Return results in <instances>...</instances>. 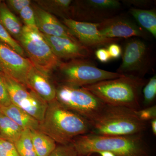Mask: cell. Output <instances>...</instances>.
Instances as JSON below:
<instances>
[{
    "mask_svg": "<svg viewBox=\"0 0 156 156\" xmlns=\"http://www.w3.org/2000/svg\"><path fill=\"white\" fill-rule=\"evenodd\" d=\"M0 138H1V136H0Z\"/></svg>",
    "mask_w": 156,
    "mask_h": 156,
    "instance_id": "39",
    "label": "cell"
},
{
    "mask_svg": "<svg viewBox=\"0 0 156 156\" xmlns=\"http://www.w3.org/2000/svg\"><path fill=\"white\" fill-rule=\"evenodd\" d=\"M56 99L69 110L92 122L106 106L88 90L61 85L56 89Z\"/></svg>",
    "mask_w": 156,
    "mask_h": 156,
    "instance_id": "6",
    "label": "cell"
},
{
    "mask_svg": "<svg viewBox=\"0 0 156 156\" xmlns=\"http://www.w3.org/2000/svg\"><path fill=\"white\" fill-rule=\"evenodd\" d=\"M41 34L55 56L60 60L89 59L92 56V49L85 47L79 41Z\"/></svg>",
    "mask_w": 156,
    "mask_h": 156,
    "instance_id": "14",
    "label": "cell"
},
{
    "mask_svg": "<svg viewBox=\"0 0 156 156\" xmlns=\"http://www.w3.org/2000/svg\"><path fill=\"white\" fill-rule=\"evenodd\" d=\"M136 111L128 108L106 105L98 116L90 122V133L105 136L140 134L146 128Z\"/></svg>",
    "mask_w": 156,
    "mask_h": 156,
    "instance_id": "4",
    "label": "cell"
},
{
    "mask_svg": "<svg viewBox=\"0 0 156 156\" xmlns=\"http://www.w3.org/2000/svg\"><path fill=\"white\" fill-rule=\"evenodd\" d=\"M0 156H20L14 144L0 138Z\"/></svg>",
    "mask_w": 156,
    "mask_h": 156,
    "instance_id": "28",
    "label": "cell"
},
{
    "mask_svg": "<svg viewBox=\"0 0 156 156\" xmlns=\"http://www.w3.org/2000/svg\"><path fill=\"white\" fill-rule=\"evenodd\" d=\"M0 23L13 37L19 41L23 26L5 2L2 1H0Z\"/></svg>",
    "mask_w": 156,
    "mask_h": 156,
    "instance_id": "18",
    "label": "cell"
},
{
    "mask_svg": "<svg viewBox=\"0 0 156 156\" xmlns=\"http://www.w3.org/2000/svg\"><path fill=\"white\" fill-rule=\"evenodd\" d=\"M19 41L33 64L47 74L58 67L62 62L40 32L34 31L23 26Z\"/></svg>",
    "mask_w": 156,
    "mask_h": 156,
    "instance_id": "7",
    "label": "cell"
},
{
    "mask_svg": "<svg viewBox=\"0 0 156 156\" xmlns=\"http://www.w3.org/2000/svg\"><path fill=\"white\" fill-rule=\"evenodd\" d=\"M96 154H98L100 156H115L112 153L108 151H104L98 152Z\"/></svg>",
    "mask_w": 156,
    "mask_h": 156,
    "instance_id": "35",
    "label": "cell"
},
{
    "mask_svg": "<svg viewBox=\"0 0 156 156\" xmlns=\"http://www.w3.org/2000/svg\"><path fill=\"white\" fill-rule=\"evenodd\" d=\"M79 156L108 151L115 156H151L147 144L140 134L105 136L88 133L76 137L71 143Z\"/></svg>",
    "mask_w": 156,
    "mask_h": 156,
    "instance_id": "2",
    "label": "cell"
},
{
    "mask_svg": "<svg viewBox=\"0 0 156 156\" xmlns=\"http://www.w3.org/2000/svg\"><path fill=\"white\" fill-rule=\"evenodd\" d=\"M92 154H92L88 155L85 156H92Z\"/></svg>",
    "mask_w": 156,
    "mask_h": 156,
    "instance_id": "38",
    "label": "cell"
},
{
    "mask_svg": "<svg viewBox=\"0 0 156 156\" xmlns=\"http://www.w3.org/2000/svg\"><path fill=\"white\" fill-rule=\"evenodd\" d=\"M98 28L103 36L110 38H128L137 37L147 39V32L125 16H114L98 23Z\"/></svg>",
    "mask_w": 156,
    "mask_h": 156,
    "instance_id": "12",
    "label": "cell"
},
{
    "mask_svg": "<svg viewBox=\"0 0 156 156\" xmlns=\"http://www.w3.org/2000/svg\"><path fill=\"white\" fill-rule=\"evenodd\" d=\"M3 81L8 90L11 103L32 116L41 122L44 119L48 102L35 92L1 72Z\"/></svg>",
    "mask_w": 156,
    "mask_h": 156,
    "instance_id": "8",
    "label": "cell"
},
{
    "mask_svg": "<svg viewBox=\"0 0 156 156\" xmlns=\"http://www.w3.org/2000/svg\"><path fill=\"white\" fill-rule=\"evenodd\" d=\"M136 113L137 116L141 121L144 122L150 120L151 121L156 119V105L136 110Z\"/></svg>",
    "mask_w": 156,
    "mask_h": 156,
    "instance_id": "29",
    "label": "cell"
},
{
    "mask_svg": "<svg viewBox=\"0 0 156 156\" xmlns=\"http://www.w3.org/2000/svg\"><path fill=\"white\" fill-rule=\"evenodd\" d=\"M111 58H118L122 55V50L119 45L116 43H112L107 48Z\"/></svg>",
    "mask_w": 156,
    "mask_h": 156,
    "instance_id": "33",
    "label": "cell"
},
{
    "mask_svg": "<svg viewBox=\"0 0 156 156\" xmlns=\"http://www.w3.org/2000/svg\"><path fill=\"white\" fill-rule=\"evenodd\" d=\"M30 134L37 156H48L57 146L52 138L40 130L30 131Z\"/></svg>",
    "mask_w": 156,
    "mask_h": 156,
    "instance_id": "21",
    "label": "cell"
},
{
    "mask_svg": "<svg viewBox=\"0 0 156 156\" xmlns=\"http://www.w3.org/2000/svg\"><path fill=\"white\" fill-rule=\"evenodd\" d=\"M151 64L149 50L146 44L140 39H132L125 44L122 62L116 73L142 78L149 70Z\"/></svg>",
    "mask_w": 156,
    "mask_h": 156,
    "instance_id": "9",
    "label": "cell"
},
{
    "mask_svg": "<svg viewBox=\"0 0 156 156\" xmlns=\"http://www.w3.org/2000/svg\"><path fill=\"white\" fill-rule=\"evenodd\" d=\"M23 130L9 117L0 113L1 138L14 144L19 139Z\"/></svg>",
    "mask_w": 156,
    "mask_h": 156,
    "instance_id": "22",
    "label": "cell"
},
{
    "mask_svg": "<svg viewBox=\"0 0 156 156\" xmlns=\"http://www.w3.org/2000/svg\"><path fill=\"white\" fill-rule=\"evenodd\" d=\"M62 85L81 88L124 75L101 69L89 59H76L61 62L58 67Z\"/></svg>",
    "mask_w": 156,
    "mask_h": 156,
    "instance_id": "5",
    "label": "cell"
},
{
    "mask_svg": "<svg viewBox=\"0 0 156 156\" xmlns=\"http://www.w3.org/2000/svg\"><path fill=\"white\" fill-rule=\"evenodd\" d=\"M39 130L59 144L71 143L76 137L90 133V122L66 108L56 99L48 102Z\"/></svg>",
    "mask_w": 156,
    "mask_h": 156,
    "instance_id": "1",
    "label": "cell"
},
{
    "mask_svg": "<svg viewBox=\"0 0 156 156\" xmlns=\"http://www.w3.org/2000/svg\"><path fill=\"white\" fill-rule=\"evenodd\" d=\"M73 1L71 0H39L37 5L50 14L63 18L72 19Z\"/></svg>",
    "mask_w": 156,
    "mask_h": 156,
    "instance_id": "19",
    "label": "cell"
},
{
    "mask_svg": "<svg viewBox=\"0 0 156 156\" xmlns=\"http://www.w3.org/2000/svg\"><path fill=\"white\" fill-rule=\"evenodd\" d=\"M32 6L38 30L41 33L61 37L79 41L70 30L53 14L43 10L37 5Z\"/></svg>",
    "mask_w": 156,
    "mask_h": 156,
    "instance_id": "15",
    "label": "cell"
},
{
    "mask_svg": "<svg viewBox=\"0 0 156 156\" xmlns=\"http://www.w3.org/2000/svg\"><path fill=\"white\" fill-rule=\"evenodd\" d=\"M95 55L97 59L101 62L103 63L108 62L111 58L108 50L106 48H98L95 51Z\"/></svg>",
    "mask_w": 156,
    "mask_h": 156,
    "instance_id": "32",
    "label": "cell"
},
{
    "mask_svg": "<svg viewBox=\"0 0 156 156\" xmlns=\"http://www.w3.org/2000/svg\"><path fill=\"white\" fill-rule=\"evenodd\" d=\"M151 125L152 130L154 135H156V119L151 120Z\"/></svg>",
    "mask_w": 156,
    "mask_h": 156,
    "instance_id": "36",
    "label": "cell"
},
{
    "mask_svg": "<svg viewBox=\"0 0 156 156\" xmlns=\"http://www.w3.org/2000/svg\"><path fill=\"white\" fill-rule=\"evenodd\" d=\"M31 2L30 0H8L5 2L10 9L19 14L23 8L31 5Z\"/></svg>",
    "mask_w": 156,
    "mask_h": 156,
    "instance_id": "31",
    "label": "cell"
},
{
    "mask_svg": "<svg viewBox=\"0 0 156 156\" xmlns=\"http://www.w3.org/2000/svg\"><path fill=\"white\" fill-rule=\"evenodd\" d=\"M33 65L29 58L0 41V66L3 73L26 87L27 77Z\"/></svg>",
    "mask_w": 156,
    "mask_h": 156,
    "instance_id": "13",
    "label": "cell"
},
{
    "mask_svg": "<svg viewBox=\"0 0 156 156\" xmlns=\"http://www.w3.org/2000/svg\"><path fill=\"white\" fill-rule=\"evenodd\" d=\"M144 103L146 106L150 105L153 102L156 96V76L150 79L144 86L143 90Z\"/></svg>",
    "mask_w": 156,
    "mask_h": 156,
    "instance_id": "26",
    "label": "cell"
},
{
    "mask_svg": "<svg viewBox=\"0 0 156 156\" xmlns=\"http://www.w3.org/2000/svg\"><path fill=\"white\" fill-rule=\"evenodd\" d=\"M11 104L9 92L0 72V107L9 106Z\"/></svg>",
    "mask_w": 156,
    "mask_h": 156,
    "instance_id": "30",
    "label": "cell"
},
{
    "mask_svg": "<svg viewBox=\"0 0 156 156\" xmlns=\"http://www.w3.org/2000/svg\"><path fill=\"white\" fill-rule=\"evenodd\" d=\"M0 41L9 46L23 57H25V53L22 47L18 42L13 37L9 32L0 23Z\"/></svg>",
    "mask_w": 156,
    "mask_h": 156,
    "instance_id": "24",
    "label": "cell"
},
{
    "mask_svg": "<svg viewBox=\"0 0 156 156\" xmlns=\"http://www.w3.org/2000/svg\"><path fill=\"white\" fill-rule=\"evenodd\" d=\"M147 83L142 78L131 75L101 81L82 87L106 105L121 106L134 110L140 109V97Z\"/></svg>",
    "mask_w": 156,
    "mask_h": 156,
    "instance_id": "3",
    "label": "cell"
},
{
    "mask_svg": "<svg viewBox=\"0 0 156 156\" xmlns=\"http://www.w3.org/2000/svg\"><path fill=\"white\" fill-rule=\"evenodd\" d=\"M14 144L20 156H37L33 144L30 130H23L21 136Z\"/></svg>",
    "mask_w": 156,
    "mask_h": 156,
    "instance_id": "23",
    "label": "cell"
},
{
    "mask_svg": "<svg viewBox=\"0 0 156 156\" xmlns=\"http://www.w3.org/2000/svg\"><path fill=\"white\" fill-rule=\"evenodd\" d=\"M72 19L78 21L99 23L114 16L119 11L122 4L118 0H84L75 2Z\"/></svg>",
    "mask_w": 156,
    "mask_h": 156,
    "instance_id": "10",
    "label": "cell"
},
{
    "mask_svg": "<svg viewBox=\"0 0 156 156\" xmlns=\"http://www.w3.org/2000/svg\"><path fill=\"white\" fill-rule=\"evenodd\" d=\"M48 156H79L72 144L57 145L56 148Z\"/></svg>",
    "mask_w": 156,
    "mask_h": 156,
    "instance_id": "27",
    "label": "cell"
},
{
    "mask_svg": "<svg viewBox=\"0 0 156 156\" xmlns=\"http://www.w3.org/2000/svg\"><path fill=\"white\" fill-rule=\"evenodd\" d=\"M0 72H3L2 69V68H1V66H0Z\"/></svg>",
    "mask_w": 156,
    "mask_h": 156,
    "instance_id": "37",
    "label": "cell"
},
{
    "mask_svg": "<svg viewBox=\"0 0 156 156\" xmlns=\"http://www.w3.org/2000/svg\"><path fill=\"white\" fill-rule=\"evenodd\" d=\"M122 2L128 5L137 8H145L151 5L152 1L149 0H124Z\"/></svg>",
    "mask_w": 156,
    "mask_h": 156,
    "instance_id": "34",
    "label": "cell"
},
{
    "mask_svg": "<svg viewBox=\"0 0 156 156\" xmlns=\"http://www.w3.org/2000/svg\"><path fill=\"white\" fill-rule=\"evenodd\" d=\"M0 113L9 117L23 130H39L40 122L13 104L9 106L0 107Z\"/></svg>",
    "mask_w": 156,
    "mask_h": 156,
    "instance_id": "17",
    "label": "cell"
},
{
    "mask_svg": "<svg viewBox=\"0 0 156 156\" xmlns=\"http://www.w3.org/2000/svg\"><path fill=\"white\" fill-rule=\"evenodd\" d=\"M26 87L46 102L56 99V89L47 74L33 65L27 74Z\"/></svg>",
    "mask_w": 156,
    "mask_h": 156,
    "instance_id": "16",
    "label": "cell"
},
{
    "mask_svg": "<svg viewBox=\"0 0 156 156\" xmlns=\"http://www.w3.org/2000/svg\"></svg>",
    "mask_w": 156,
    "mask_h": 156,
    "instance_id": "40",
    "label": "cell"
},
{
    "mask_svg": "<svg viewBox=\"0 0 156 156\" xmlns=\"http://www.w3.org/2000/svg\"><path fill=\"white\" fill-rule=\"evenodd\" d=\"M129 13L144 30L156 37V11L155 10H145L131 8Z\"/></svg>",
    "mask_w": 156,
    "mask_h": 156,
    "instance_id": "20",
    "label": "cell"
},
{
    "mask_svg": "<svg viewBox=\"0 0 156 156\" xmlns=\"http://www.w3.org/2000/svg\"><path fill=\"white\" fill-rule=\"evenodd\" d=\"M62 23L82 45L92 49L108 46L116 43L120 39L110 38L103 36L98 28V23L78 21L73 19L63 18Z\"/></svg>",
    "mask_w": 156,
    "mask_h": 156,
    "instance_id": "11",
    "label": "cell"
},
{
    "mask_svg": "<svg viewBox=\"0 0 156 156\" xmlns=\"http://www.w3.org/2000/svg\"><path fill=\"white\" fill-rule=\"evenodd\" d=\"M19 14L25 24V26L34 31L39 32L37 27L35 17L32 6L31 5L26 6L20 11Z\"/></svg>",
    "mask_w": 156,
    "mask_h": 156,
    "instance_id": "25",
    "label": "cell"
}]
</instances>
